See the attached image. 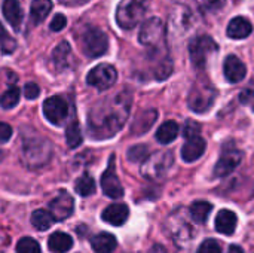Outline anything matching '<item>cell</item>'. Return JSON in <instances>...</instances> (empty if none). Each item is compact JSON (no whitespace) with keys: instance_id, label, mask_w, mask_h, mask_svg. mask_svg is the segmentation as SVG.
<instances>
[{"instance_id":"obj_15","label":"cell","mask_w":254,"mask_h":253,"mask_svg":"<svg viewBox=\"0 0 254 253\" xmlns=\"http://www.w3.org/2000/svg\"><path fill=\"white\" fill-rule=\"evenodd\" d=\"M223 72H225L226 79H228L231 84H238V82H241V81L246 78V75H247L246 64H244L237 55H229V57H226L225 64H223Z\"/></svg>"},{"instance_id":"obj_41","label":"cell","mask_w":254,"mask_h":253,"mask_svg":"<svg viewBox=\"0 0 254 253\" xmlns=\"http://www.w3.org/2000/svg\"><path fill=\"white\" fill-rule=\"evenodd\" d=\"M3 155H4V154H3V151H0V161L3 160Z\"/></svg>"},{"instance_id":"obj_12","label":"cell","mask_w":254,"mask_h":253,"mask_svg":"<svg viewBox=\"0 0 254 253\" xmlns=\"http://www.w3.org/2000/svg\"><path fill=\"white\" fill-rule=\"evenodd\" d=\"M43 115L51 124L61 125L68 115V106L63 97H49L48 100L43 101Z\"/></svg>"},{"instance_id":"obj_28","label":"cell","mask_w":254,"mask_h":253,"mask_svg":"<svg viewBox=\"0 0 254 253\" xmlns=\"http://www.w3.org/2000/svg\"><path fill=\"white\" fill-rule=\"evenodd\" d=\"M54 222H55V219L52 218V215H51L48 210L40 209V210H36V212L31 215V225H33L36 230H39V231H46V230H49V228L54 225Z\"/></svg>"},{"instance_id":"obj_7","label":"cell","mask_w":254,"mask_h":253,"mask_svg":"<svg viewBox=\"0 0 254 253\" xmlns=\"http://www.w3.org/2000/svg\"><path fill=\"white\" fill-rule=\"evenodd\" d=\"M174 164V155L170 151H158L149 155L141 166V174L147 180H158L164 177Z\"/></svg>"},{"instance_id":"obj_19","label":"cell","mask_w":254,"mask_h":253,"mask_svg":"<svg viewBox=\"0 0 254 253\" xmlns=\"http://www.w3.org/2000/svg\"><path fill=\"white\" fill-rule=\"evenodd\" d=\"M253 31V25L252 22L244 18V16H235L231 19V22L228 24V36L232 39H246L252 34Z\"/></svg>"},{"instance_id":"obj_32","label":"cell","mask_w":254,"mask_h":253,"mask_svg":"<svg viewBox=\"0 0 254 253\" xmlns=\"http://www.w3.org/2000/svg\"><path fill=\"white\" fill-rule=\"evenodd\" d=\"M16 253H40V246L34 239L24 237L16 245Z\"/></svg>"},{"instance_id":"obj_30","label":"cell","mask_w":254,"mask_h":253,"mask_svg":"<svg viewBox=\"0 0 254 253\" xmlns=\"http://www.w3.org/2000/svg\"><path fill=\"white\" fill-rule=\"evenodd\" d=\"M82 139H83V136H82L80 125H79L77 121H73V122L67 127V130H65V140H67V145H68L70 148H77V146L82 143Z\"/></svg>"},{"instance_id":"obj_42","label":"cell","mask_w":254,"mask_h":253,"mask_svg":"<svg viewBox=\"0 0 254 253\" xmlns=\"http://www.w3.org/2000/svg\"><path fill=\"white\" fill-rule=\"evenodd\" d=\"M60 1H63V3H71V0H60Z\"/></svg>"},{"instance_id":"obj_24","label":"cell","mask_w":254,"mask_h":253,"mask_svg":"<svg viewBox=\"0 0 254 253\" xmlns=\"http://www.w3.org/2000/svg\"><path fill=\"white\" fill-rule=\"evenodd\" d=\"M179 136V124L176 121H167L164 122L158 131H156V140L162 145H168L173 140H176Z\"/></svg>"},{"instance_id":"obj_23","label":"cell","mask_w":254,"mask_h":253,"mask_svg":"<svg viewBox=\"0 0 254 253\" xmlns=\"http://www.w3.org/2000/svg\"><path fill=\"white\" fill-rule=\"evenodd\" d=\"M52 9V1L51 0H33L31 7H30V18L33 24H40L46 19L48 13Z\"/></svg>"},{"instance_id":"obj_31","label":"cell","mask_w":254,"mask_h":253,"mask_svg":"<svg viewBox=\"0 0 254 253\" xmlns=\"http://www.w3.org/2000/svg\"><path fill=\"white\" fill-rule=\"evenodd\" d=\"M19 103V89L16 86H10L0 97V106L3 109H12Z\"/></svg>"},{"instance_id":"obj_4","label":"cell","mask_w":254,"mask_h":253,"mask_svg":"<svg viewBox=\"0 0 254 253\" xmlns=\"http://www.w3.org/2000/svg\"><path fill=\"white\" fill-rule=\"evenodd\" d=\"M52 157V145L39 136L27 139L22 145V163L30 169H40L49 163Z\"/></svg>"},{"instance_id":"obj_14","label":"cell","mask_w":254,"mask_h":253,"mask_svg":"<svg viewBox=\"0 0 254 253\" xmlns=\"http://www.w3.org/2000/svg\"><path fill=\"white\" fill-rule=\"evenodd\" d=\"M115 158L110 160V166L107 167V170L104 171V174L101 176V188L103 192L110 197V198H121L124 195V186L115 171Z\"/></svg>"},{"instance_id":"obj_3","label":"cell","mask_w":254,"mask_h":253,"mask_svg":"<svg viewBox=\"0 0 254 253\" xmlns=\"http://www.w3.org/2000/svg\"><path fill=\"white\" fill-rule=\"evenodd\" d=\"M193 221L189 215V209H177L173 212L167 219V233L173 239V242L177 245V248L185 249L189 248L192 243V239L195 237L193 230Z\"/></svg>"},{"instance_id":"obj_21","label":"cell","mask_w":254,"mask_h":253,"mask_svg":"<svg viewBox=\"0 0 254 253\" xmlns=\"http://www.w3.org/2000/svg\"><path fill=\"white\" fill-rule=\"evenodd\" d=\"M116 246V237L109 233H100L91 240V248L95 253H112Z\"/></svg>"},{"instance_id":"obj_36","label":"cell","mask_w":254,"mask_h":253,"mask_svg":"<svg viewBox=\"0 0 254 253\" xmlns=\"http://www.w3.org/2000/svg\"><path fill=\"white\" fill-rule=\"evenodd\" d=\"M39 94H40V88H39V85H37V84H34V82H28V84L24 86V95H25V98H28V100H34V98H37V97H39Z\"/></svg>"},{"instance_id":"obj_43","label":"cell","mask_w":254,"mask_h":253,"mask_svg":"<svg viewBox=\"0 0 254 253\" xmlns=\"http://www.w3.org/2000/svg\"><path fill=\"white\" fill-rule=\"evenodd\" d=\"M208 1H217V0H208Z\"/></svg>"},{"instance_id":"obj_16","label":"cell","mask_w":254,"mask_h":253,"mask_svg":"<svg viewBox=\"0 0 254 253\" xmlns=\"http://www.w3.org/2000/svg\"><path fill=\"white\" fill-rule=\"evenodd\" d=\"M205 152V140L199 136L190 137L182 148V158L185 163H193L199 160Z\"/></svg>"},{"instance_id":"obj_27","label":"cell","mask_w":254,"mask_h":253,"mask_svg":"<svg viewBox=\"0 0 254 253\" xmlns=\"http://www.w3.org/2000/svg\"><path fill=\"white\" fill-rule=\"evenodd\" d=\"M70 54H71V49H70V45L65 40H63L60 45H57V48L52 52V60H54L57 69L63 70V69H65L68 66Z\"/></svg>"},{"instance_id":"obj_26","label":"cell","mask_w":254,"mask_h":253,"mask_svg":"<svg viewBox=\"0 0 254 253\" xmlns=\"http://www.w3.org/2000/svg\"><path fill=\"white\" fill-rule=\"evenodd\" d=\"M156 116H158L156 110H146L141 115H138L132 125L134 134H144L153 125V122L156 121Z\"/></svg>"},{"instance_id":"obj_17","label":"cell","mask_w":254,"mask_h":253,"mask_svg":"<svg viewBox=\"0 0 254 253\" xmlns=\"http://www.w3.org/2000/svg\"><path fill=\"white\" fill-rule=\"evenodd\" d=\"M128 216H129V209L127 204H122V203L109 206L107 209L103 210V215H101L103 221L113 227L124 225L128 221Z\"/></svg>"},{"instance_id":"obj_39","label":"cell","mask_w":254,"mask_h":253,"mask_svg":"<svg viewBox=\"0 0 254 253\" xmlns=\"http://www.w3.org/2000/svg\"><path fill=\"white\" fill-rule=\"evenodd\" d=\"M198 131H199V125L193 124L192 121H188V124L185 127V137L186 139L195 137V136H198Z\"/></svg>"},{"instance_id":"obj_38","label":"cell","mask_w":254,"mask_h":253,"mask_svg":"<svg viewBox=\"0 0 254 253\" xmlns=\"http://www.w3.org/2000/svg\"><path fill=\"white\" fill-rule=\"evenodd\" d=\"M12 137V127L9 124L0 122V143H6Z\"/></svg>"},{"instance_id":"obj_34","label":"cell","mask_w":254,"mask_h":253,"mask_svg":"<svg viewBox=\"0 0 254 253\" xmlns=\"http://www.w3.org/2000/svg\"><path fill=\"white\" fill-rule=\"evenodd\" d=\"M0 48L4 54H10L16 48V42L6 33V30L1 24H0Z\"/></svg>"},{"instance_id":"obj_1","label":"cell","mask_w":254,"mask_h":253,"mask_svg":"<svg viewBox=\"0 0 254 253\" xmlns=\"http://www.w3.org/2000/svg\"><path fill=\"white\" fill-rule=\"evenodd\" d=\"M129 107L131 97L127 94L116 95L113 100L106 101L104 106L94 107L89 115V128L92 137L107 139L115 136L128 119Z\"/></svg>"},{"instance_id":"obj_35","label":"cell","mask_w":254,"mask_h":253,"mask_svg":"<svg viewBox=\"0 0 254 253\" xmlns=\"http://www.w3.org/2000/svg\"><path fill=\"white\" fill-rule=\"evenodd\" d=\"M196 253H222V246L214 239H207L201 243Z\"/></svg>"},{"instance_id":"obj_13","label":"cell","mask_w":254,"mask_h":253,"mask_svg":"<svg viewBox=\"0 0 254 253\" xmlns=\"http://www.w3.org/2000/svg\"><path fill=\"white\" fill-rule=\"evenodd\" d=\"M74 210V201L73 197L65 192L61 191L51 203H49V213L52 215V218L55 221H64L67 219Z\"/></svg>"},{"instance_id":"obj_6","label":"cell","mask_w":254,"mask_h":253,"mask_svg":"<svg viewBox=\"0 0 254 253\" xmlns=\"http://www.w3.org/2000/svg\"><path fill=\"white\" fill-rule=\"evenodd\" d=\"M147 12V0H122L116 9V22L124 30H131L141 22Z\"/></svg>"},{"instance_id":"obj_5","label":"cell","mask_w":254,"mask_h":253,"mask_svg":"<svg viewBox=\"0 0 254 253\" xmlns=\"http://www.w3.org/2000/svg\"><path fill=\"white\" fill-rule=\"evenodd\" d=\"M216 97H217V89L214 88V85L208 79L201 78L190 88L188 97V106L190 107V110L196 113H205L214 104Z\"/></svg>"},{"instance_id":"obj_29","label":"cell","mask_w":254,"mask_h":253,"mask_svg":"<svg viewBox=\"0 0 254 253\" xmlns=\"http://www.w3.org/2000/svg\"><path fill=\"white\" fill-rule=\"evenodd\" d=\"M74 189L79 195L82 197H89L95 192V180L92 176L89 174H83L77 179L76 185H74Z\"/></svg>"},{"instance_id":"obj_2","label":"cell","mask_w":254,"mask_h":253,"mask_svg":"<svg viewBox=\"0 0 254 253\" xmlns=\"http://www.w3.org/2000/svg\"><path fill=\"white\" fill-rule=\"evenodd\" d=\"M138 40L141 45L150 49L152 55L161 57L162 60L168 58L167 55V25L165 22L158 18H149L140 30Z\"/></svg>"},{"instance_id":"obj_33","label":"cell","mask_w":254,"mask_h":253,"mask_svg":"<svg viewBox=\"0 0 254 253\" xmlns=\"http://www.w3.org/2000/svg\"><path fill=\"white\" fill-rule=\"evenodd\" d=\"M127 155H128V160L129 161L140 163V161H144L149 157V149H147L146 145H135V146H132V148L128 149Z\"/></svg>"},{"instance_id":"obj_20","label":"cell","mask_w":254,"mask_h":253,"mask_svg":"<svg viewBox=\"0 0 254 253\" xmlns=\"http://www.w3.org/2000/svg\"><path fill=\"white\" fill-rule=\"evenodd\" d=\"M237 215L231 210H220L219 215L216 216V230L220 233V234H225V236H232L235 233V228H237Z\"/></svg>"},{"instance_id":"obj_11","label":"cell","mask_w":254,"mask_h":253,"mask_svg":"<svg viewBox=\"0 0 254 253\" xmlns=\"http://www.w3.org/2000/svg\"><path fill=\"white\" fill-rule=\"evenodd\" d=\"M243 161V152L238 151L235 146L226 145L222 151V155L219 161L214 166V176L216 177H225L231 174Z\"/></svg>"},{"instance_id":"obj_37","label":"cell","mask_w":254,"mask_h":253,"mask_svg":"<svg viewBox=\"0 0 254 253\" xmlns=\"http://www.w3.org/2000/svg\"><path fill=\"white\" fill-rule=\"evenodd\" d=\"M65 24H67L65 16H64V15H61V13H58V15H55V16H54V19L51 21L49 28H51L52 31H61V30L65 27Z\"/></svg>"},{"instance_id":"obj_22","label":"cell","mask_w":254,"mask_h":253,"mask_svg":"<svg viewBox=\"0 0 254 253\" xmlns=\"http://www.w3.org/2000/svg\"><path fill=\"white\" fill-rule=\"evenodd\" d=\"M73 248V240L65 233H54L48 240V249L52 253H65Z\"/></svg>"},{"instance_id":"obj_40","label":"cell","mask_w":254,"mask_h":253,"mask_svg":"<svg viewBox=\"0 0 254 253\" xmlns=\"http://www.w3.org/2000/svg\"><path fill=\"white\" fill-rule=\"evenodd\" d=\"M228 253H244V251H243L240 246H235V245H234V246L229 248V252Z\"/></svg>"},{"instance_id":"obj_8","label":"cell","mask_w":254,"mask_h":253,"mask_svg":"<svg viewBox=\"0 0 254 253\" xmlns=\"http://www.w3.org/2000/svg\"><path fill=\"white\" fill-rule=\"evenodd\" d=\"M109 39L97 27H86L82 31V51L89 58H98L107 52Z\"/></svg>"},{"instance_id":"obj_44","label":"cell","mask_w":254,"mask_h":253,"mask_svg":"<svg viewBox=\"0 0 254 253\" xmlns=\"http://www.w3.org/2000/svg\"><path fill=\"white\" fill-rule=\"evenodd\" d=\"M253 110H254V109H253Z\"/></svg>"},{"instance_id":"obj_25","label":"cell","mask_w":254,"mask_h":253,"mask_svg":"<svg viewBox=\"0 0 254 253\" xmlns=\"http://www.w3.org/2000/svg\"><path fill=\"white\" fill-rule=\"evenodd\" d=\"M211 210L213 204H210L208 201H195L189 209V215L195 224H205Z\"/></svg>"},{"instance_id":"obj_18","label":"cell","mask_w":254,"mask_h":253,"mask_svg":"<svg viewBox=\"0 0 254 253\" xmlns=\"http://www.w3.org/2000/svg\"><path fill=\"white\" fill-rule=\"evenodd\" d=\"M1 10H3V16L12 25V28L15 31H19L21 24H22V18H24L19 1L18 0H4Z\"/></svg>"},{"instance_id":"obj_9","label":"cell","mask_w":254,"mask_h":253,"mask_svg":"<svg viewBox=\"0 0 254 253\" xmlns=\"http://www.w3.org/2000/svg\"><path fill=\"white\" fill-rule=\"evenodd\" d=\"M217 51V43L210 36H196L189 43L190 61L196 69H204L208 58Z\"/></svg>"},{"instance_id":"obj_10","label":"cell","mask_w":254,"mask_h":253,"mask_svg":"<svg viewBox=\"0 0 254 253\" xmlns=\"http://www.w3.org/2000/svg\"><path fill=\"white\" fill-rule=\"evenodd\" d=\"M116 79H118L116 69L110 64H98L86 76L88 85H91L100 91H106L110 86H113Z\"/></svg>"}]
</instances>
